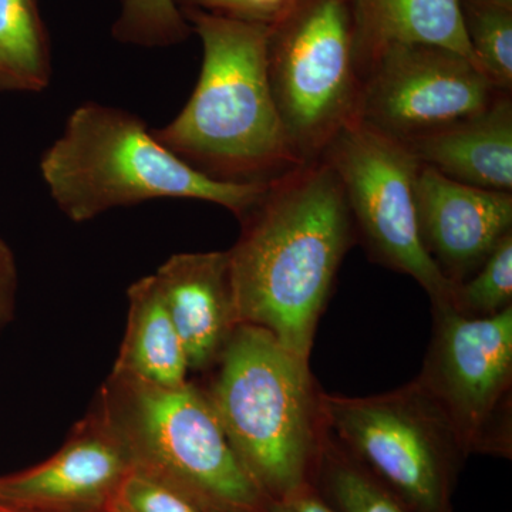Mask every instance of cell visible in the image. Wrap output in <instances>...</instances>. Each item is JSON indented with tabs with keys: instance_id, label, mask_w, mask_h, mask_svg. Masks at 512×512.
<instances>
[{
	"instance_id": "6da1fadb",
	"label": "cell",
	"mask_w": 512,
	"mask_h": 512,
	"mask_svg": "<svg viewBox=\"0 0 512 512\" xmlns=\"http://www.w3.org/2000/svg\"><path fill=\"white\" fill-rule=\"evenodd\" d=\"M228 249L239 325L268 330L308 360L340 265L355 244L345 191L328 161L269 181Z\"/></svg>"
},
{
	"instance_id": "7a4b0ae2",
	"label": "cell",
	"mask_w": 512,
	"mask_h": 512,
	"mask_svg": "<svg viewBox=\"0 0 512 512\" xmlns=\"http://www.w3.org/2000/svg\"><path fill=\"white\" fill-rule=\"evenodd\" d=\"M202 43L190 100L154 137L184 163L225 183H269L305 164L292 150L268 76V28L185 10Z\"/></svg>"
},
{
	"instance_id": "3957f363",
	"label": "cell",
	"mask_w": 512,
	"mask_h": 512,
	"mask_svg": "<svg viewBox=\"0 0 512 512\" xmlns=\"http://www.w3.org/2000/svg\"><path fill=\"white\" fill-rule=\"evenodd\" d=\"M56 207L82 224L116 208L146 201L198 200L241 218L268 183H225L184 163L130 111L87 101L40 160Z\"/></svg>"
},
{
	"instance_id": "277c9868",
	"label": "cell",
	"mask_w": 512,
	"mask_h": 512,
	"mask_svg": "<svg viewBox=\"0 0 512 512\" xmlns=\"http://www.w3.org/2000/svg\"><path fill=\"white\" fill-rule=\"evenodd\" d=\"M210 370L202 392L266 500L311 484L325 423L308 360L268 330L239 325Z\"/></svg>"
},
{
	"instance_id": "5b68a950",
	"label": "cell",
	"mask_w": 512,
	"mask_h": 512,
	"mask_svg": "<svg viewBox=\"0 0 512 512\" xmlns=\"http://www.w3.org/2000/svg\"><path fill=\"white\" fill-rule=\"evenodd\" d=\"M133 468L180 485L215 507L265 512L200 386L165 387L111 370L96 400Z\"/></svg>"
},
{
	"instance_id": "8992f818",
	"label": "cell",
	"mask_w": 512,
	"mask_h": 512,
	"mask_svg": "<svg viewBox=\"0 0 512 512\" xmlns=\"http://www.w3.org/2000/svg\"><path fill=\"white\" fill-rule=\"evenodd\" d=\"M320 409L330 436L407 512H453L467 453L419 380L369 397L322 392Z\"/></svg>"
},
{
	"instance_id": "52a82bcc",
	"label": "cell",
	"mask_w": 512,
	"mask_h": 512,
	"mask_svg": "<svg viewBox=\"0 0 512 512\" xmlns=\"http://www.w3.org/2000/svg\"><path fill=\"white\" fill-rule=\"evenodd\" d=\"M266 60L292 150L302 163L319 160L359 120L363 76L353 0H303L269 28Z\"/></svg>"
},
{
	"instance_id": "ba28073f",
	"label": "cell",
	"mask_w": 512,
	"mask_h": 512,
	"mask_svg": "<svg viewBox=\"0 0 512 512\" xmlns=\"http://www.w3.org/2000/svg\"><path fill=\"white\" fill-rule=\"evenodd\" d=\"M338 175L357 237L375 261L412 276L433 306H453L457 286L421 244L416 185L421 164L402 141L355 121L323 156Z\"/></svg>"
},
{
	"instance_id": "9c48e42d",
	"label": "cell",
	"mask_w": 512,
	"mask_h": 512,
	"mask_svg": "<svg viewBox=\"0 0 512 512\" xmlns=\"http://www.w3.org/2000/svg\"><path fill=\"white\" fill-rule=\"evenodd\" d=\"M434 329L417 380L456 430L467 456L512 454V306L467 318L433 306Z\"/></svg>"
},
{
	"instance_id": "30bf717a",
	"label": "cell",
	"mask_w": 512,
	"mask_h": 512,
	"mask_svg": "<svg viewBox=\"0 0 512 512\" xmlns=\"http://www.w3.org/2000/svg\"><path fill=\"white\" fill-rule=\"evenodd\" d=\"M503 93L453 50L393 46L365 67L359 121L409 143L476 116Z\"/></svg>"
},
{
	"instance_id": "8fae6325",
	"label": "cell",
	"mask_w": 512,
	"mask_h": 512,
	"mask_svg": "<svg viewBox=\"0 0 512 512\" xmlns=\"http://www.w3.org/2000/svg\"><path fill=\"white\" fill-rule=\"evenodd\" d=\"M133 464L94 404L55 456L0 477V508L19 512H110Z\"/></svg>"
},
{
	"instance_id": "7c38bea8",
	"label": "cell",
	"mask_w": 512,
	"mask_h": 512,
	"mask_svg": "<svg viewBox=\"0 0 512 512\" xmlns=\"http://www.w3.org/2000/svg\"><path fill=\"white\" fill-rule=\"evenodd\" d=\"M416 208L421 244L456 286L476 274L512 232V192L458 183L423 164Z\"/></svg>"
},
{
	"instance_id": "4fadbf2b",
	"label": "cell",
	"mask_w": 512,
	"mask_h": 512,
	"mask_svg": "<svg viewBox=\"0 0 512 512\" xmlns=\"http://www.w3.org/2000/svg\"><path fill=\"white\" fill-rule=\"evenodd\" d=\"M153 275L188 369L207 372L239 326L228 251L173 255Z\"/></svg>"
},
{
	"instance_id": "5bb4252c",
	"label": "cell",
	"mask_w": 512,
	"mask_h": 512,
	"mask_svg": "<svg viewBox=\"0 0 512 512\" xmlns=\"http://www.w3.org/2000/svg\"><path fill=\"white\" fill-rule=\"evenodd\" d=\"M403 144L420 164L451 180L512 192L511 93L500 94L476 116Z\"/></svg>"
},
{
	"instance_id": "9a60e30c",
	"label": "cell",
	"mask_w": 512,
	"mask_h": 512,
	"mask_svg": "<svg viewBox=\"0 0 512 512\" xmlns=\"http://www.w3.org/2000/svg\"><path fill=\"white\" fill-rule=\"evenodd\" d=\"M353 9L362 76L370 60L400 45L443 47L478 67L468 43L460 0H353Z\"/></svg>"
},
{
	"instance_id": "2e32d148",
	"label": "cell",
	"mask_w": 512,
	"mask_h": 512,
	"mask_svg": "<svg viewBox=\"0 0 512 512\" xmlns=\"http://www.w3.org/2000/svg\"><path fill=\"white\" fill-rule=\"evenodd\" d=\"M127 299L126 333L114 372L165 387L190 382L183 343L165 309L154 275L134 282L128 288Z\"/></svg>"
},
{
	"instance_id": "e0dca14e",
	"label": "cell",
	"mask_w": 512,
	"mask_h": 512,
	"mask_svg": "<svg viewBox=\"0 0 512 512\" xmlns=\"http://www.w3.org/2000/svg\"><path fill=\"white\" fill-rule=\"evenodd\" d=\"M52 80V53L39 0H0V92L40 93Z\"/></svg>"
},
{
	"instance_id": "ac0fdd59",
	"label": "cell",
	"mask_w": 512,
	"mask_h": 512,
	"mask_svg": "<svg viewBox=\"0 0 512 512\" xmlns=\"http://www.w3.org/2000/svg\"><path fill=\"white\" fill-rule=\"evenodd\" d=\"M311 484L338 512H407L326 427Z\"/></svg>"
},
{
	"instance_id": "d6986e66",
	"label": "cell",
	"mask_w": 512,
	"mask_h": 512,
	"mask_svg": "<svg viewBox=\"0 0 512 512\" xmlns=\"http://www.w3.org/2000/svg\"><path fill=\"white\" fill-rule=\"evenodd\" d=\"M468 43L478 67L503 92H512V8L494 0H460Z\"/></svg>"
},
{
	"instance_id": "ffe728a7",
	"label": "cell",
	"mask_w": 512,
	"mask_h": 512,
	"mask_svg": "<svg viewBox=\"0 0 512 512\" xmlns=\"http://www.w3.org/2000/svg\"><path fill=\"white\" fill-rule=\"evenodd\" d=\"M192 28L175 0H121L111 35L121 45L161 49L181 45Z\"/></svg>"
},
{
	"instance_id": "44dd1931",
	"label": "cell",
	"mask_w": 512,
	"mask_h": 512,
	"mask_svg": "<svg viewBox=\"0 0 512 512\" xmlns=\"http://www.w3.org/2000/svg\"><path fill=\"white\" fill-rule=\"evenodd\" d=\"M512 306V232L468 281L457 286L453 306L467 318H490Z\"/></svg>"
},
{
	"instance_id": "7402d4cb",
	"label": "cell",
	"mask_w": 512,
	"mask_h": 512,
	"mask_svg": "<svg viewBox=\"0 0 512 512\" xmlns=\"http://www.w3.org/2000/svg\"><path fill=\"white\" fill-rule=\"evenodd\" d=\"M119 500L133 512H210L211 505L180 485L131 468L121 484Z\"/></svg>"
},
{
	"instance_id": "603a6c76",
	"label": "cell",
	"mask_w": 512,
	"mask_h": 512,
	"mask_svg": "<svg viewBox=\"0 0 512 512\" xmlns=\"http://www.w3.org/2000/svg\"><path fill=\"white\" fill-rule=\"evenodd\" d=\"M303 0H175L181 12L201 10L222 18L272 28Z\"/></svg>"
},
{
	"instance_id": "cb8c5ba5",
	"label": "cell",
	"mask_w": 512,
	"mask_h": 512,
	"mask_svg": "<svg viewBox=\"0 0 512 512\" xmlns=\"http://www.w3.org/2000/svg\"><path fill=\"white\" fill-rule=\"evenodd\" d=\"M19 274L15 254L0 238V333L15 316L18 298Z\"/></svg>"
},
{
	"instance_id": "d4e9b609",
	"label": "cell",
	"mask_w": 512,
	"mask_h": 512,
	"mask_svg": "<svg viewBox=\"0 0 512 512\" xmlns=\"http://www.w3.org/2000/svg\"><path fill=\"white\" fill-rule=\"evenodd\" d=\"M265 512H338L319 494L312 484L303 485L299 490L281 500L271 501Z\"/></svg>"
},
{
	"instance_id": "484cf974",
	"label": "cell",
	"mask_w": 512,
	"mask_h": 512,
	"mask_svg": "<svg viewBox=\"0 0 512 512\" xmlns=\"http://www.w3.org/2000/svg\"><path fill=\"white\" fill-rule=\"evenodd\" d=\"M110 512H133L130 510V508H127L126 505L121 503L120 500H117L116 503H114L113 507H111Z\"/></svg>"
},
{
	"instance_id": "4316f807",
	"label": "cell",
	"mask_w": 512,
	"mask_h": 512,
	"mask_svg": "<svg viewBox=\"0 0 512 512\" xmlns=\"http://www.w3.org/2000/svg\"><path fill=\"white\" fill-rule=\"evenodd\" d=\"M210 512H256V511L239 510V508L214 507V508H211Z\"/></svg>"
},
{
	"instance_id": "83f0119b",
	"label": "cell",
	"mask_w": 512,
	"mask_h": 512,
	"mask_svg": "<svg viewBox=\"0 0 512 512\" xmlns=\"http://www.w3.org/2000/svg\"><path fill=\"white\" fill-rule=\"evenodd\" d=\"M494 2L500 3V5L508 6V8H512V0H494Z\"/></svg>"
},
{
	"instance_id": "f1b7e54d",
	"label": "cell",
	"mask_w": 512,
	"mask_h": 512,
	"mask_svg": "<svg viewBox=\"0 0 512 512\" xmlns=\"http://www.w3.org/2000/svg\"><path fill=\"white\" fill-rule=\"evenodd\" d=\"M0 512H19V511L3 510V508H0Z\"/></svg>"
}]
</instances>
